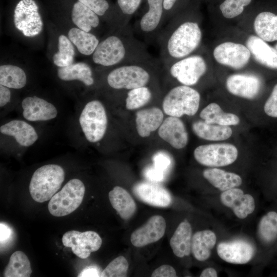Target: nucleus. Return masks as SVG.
Masks as SVG:
<instances>
[{"mask_svg": "<svg viewBox=\"0 0 277 277\" xmlns=\"http://www.w3.org/2000/svg\"><path fill=\"white\" fill-rule=\"evenodd\" d=\"M92 59L95 64L105 67L151 60L142 43L134 37L128 25L100 41Z\"/></svg>", "mask_w": 277, "mask_h": 277, "instance_id": "nucleus-1", "label": "nucleus"}, {"mask_svg": "<svg viewBox=\"0 0 277 277\" xmlns=\"http://www.w3.org/2000/svg\"><path fill=\"white\" fill-rule=\"evenodd\" d=\"M201 277H216V271L213 268L209 267L205 269L200 274Z\"/></svg>", "mask_w": 277, "mask_h": 277, "instance_id": "nucleus-50", "label": "nucleus"}, {"mask_svg": "<svg viewBox=\"0 0 277 277\" xmlns=\"http://www.w3.org/2000/svg\"><path fill=\"white\" fill-rule=\"evenodd\" d=\"M62 242L65 247L71 248L74 254L84 259L88 258L92 252L100 249L102 240L98 233L93 231L81 232L70 230L64 234Z\"/></svg>", "mask_w": 277, "mask_h": 277, "instance_id": "nucleus-11", "label": "nucleus"}, {"mask_svg": "<svg viewBox=\"0 0 277 277\" xmlns=\"http://www.w3.org/2000/svg\"><path fill=\"white\" fill-rule=\"evenodd\" d=\"M32 273L30 261L27 255L18 250L11 255L4 271L5 277H29Z\"/></svg>", "mask_w": 277, "mask_h": 277, "instance_id": "nucleus-35", "label": "nucleus"}, {"mask_svg": "<svg viewBox=\"0 0 277 277\" xmlns=\"http://www.w3.org/2000/svg\"><path fill=\"white\" fill-rule=\"evenodd\" d=\"M252 0H225L220 5V9L223 15L227 18H232L240 15L245 7Z\"/></svg>", "mask_w": 277, "mask_h": 277, "instance_id": "nucleus-40", "label": "nucleus"}, {"mask_svg": "<svg viewBox=\"0 0 277 277\" xmlns=\"http://www.w3.org/2000/svg\"><path fill=\"white\" fill-rule=\"evenodd\" d=\"M133 191L140 200L151 206L166 207L172 202L168 191L153 182L138 183L133 186Z\"/></svg>", "mask_w": 277, "mask_h": 277, "instance_id": "nucleus-16", "label": "nucleus"}, {"mask_svg": "<svg viewBox=\"0 0 277 277\" xmlns=\"http://www.w3.org/2000/svg\"><path fill=\"white\" fill-rule=\"evenodd\" d=\"M216 241L215 233L211 230L199 231L192 238L191 252L199 261H205L210 256L211 249Z\"/></svg>", "mask_w": 277, "mask_h": 277, "instance_id": "nucleus-29", "label": "nucleus"}, {"mask_svg": "<svg viewBox=\"0 0 277 277\" xmlns=\"http://www.w3.org/2000/svg\"><path fill=\"white\" fill-rule=\"evenodd\" d=\"M100 269L94 266H90L84 268L78 274V277L101 276Z\"/></svg>", "mask_w": 277, "mask_h": 277, "instance_id": "nucleus-48", "label": "nucleus"}, {"mask_svg": "<svg viewBox=\"0 0 277 277\" xmlns=\"http://www.w3.org/2000/svg\"><path fill=\"white\" fill-rule=\"evenodd\" d=\"M217 252L223 260L230 263L243 264L252 258L254 250L252 246L243 241H234L220 243Z\"/></svg>", "mask_w": 277, "mask_h": 277, "instance_id": "nucleus-19", "label": "nucleus"}, {"mask_svg": "<svg viewBox=\"0 0 277 277\" xmlns=\"http://www.w3.org/2000/svg\"><path fill=\"white\" fill-rule=\"evenodd\" d=\"M129 264L123 256H119L113 260L104 269L102 277H125L127 276Z\"/></svg>", "mask_w": 277, "mask_h": 277, "instance_id": "nucleus-39", "label": "nucleus"}, {"mask_svg": "<svg viewBox=\"0 0 277 277\" xmlns=\"http://www.w3.org/2000/svg\"><path fill=\"white\" fill-rule=\"evenodd\" d=\"M0 131L3 134L13 136L18 144L24 147L33 145L38 139L34 128L21 120H12L2 125Z\"/></svg>", "mask_w": 277, "mask_h": 277, "instance_id": "nucleus-21", "label": "nucleus"}, {"mask_svg": "<svg viewBox=\"0 0 277 277\" xmlns=\"http://www.w3.org/2000/svg\"><path fill=\"white\" fill-rule=\"evenodd\" d=\"M265 113L271 117H277V84H276L264 105Z\"/></svg>", "mask_w": 277, "mask_h": 277, "instance_id": "nucleus-43", "label": "nucleus"}, {"mask_svg": "<svg viewBox=\"0 0 277 277\" xmlns=\"http://www.w3.org/2000/svg\"><path fill=\"white\" fill-rule=\"evenodd\" d=\"M164 114L157 107L138 111L136 114V128L140 136L145 137L158 129L163 122Z\"/></svg>", "mask_w": 277, "mask_h": 277, "instance_id": "nucleus-23", "label": "nucleus"}, {"mask_svg": "<svg viewBox=\"0 0 277 277\" xmlns=\"http://www.w3.org/2000/svg\"><path fill=\"white\" fill-rule=\"evenodd\" d=\"M192 228L187 221L181 222L170 240L173 253L179 258L188 256L191 252Z\"/></svg>", "mask_w": 277, "mask_h": 277, "instance_id": "nucleus-25", "label": "nucleus"}, {"mask_svg": "<svg viewBox=\"0 0 277 277\" xmlns=\"http://www.w3.org/2000/svg\"><path fill=\"white\" fill-rule=\"evenodd\" d=\"M250 55L247 46L230 42L219 45L213 51V56L219 63L236 69L244 67Z\"/></svg>", "mask_w": 277, "mask_h": 277, "instance_id": "nucleus-12", "label": "nucleus"}, {"mask_svg": "<svg viewBox=\"0 0 277 277\" xmlns=\"http://www.w3.org/2000/svg\"><path fill=\"white\" fill-rule=\"evenodd\" d=\"M153 65L155 63L150 60L118 66L108 74L107 83L117 90H130L147 86L151 78L150 69Z\"/></svg>", "mask_w": 277, "mask_h": 277, "instance_id": "nucleus-3", "label": "nucleus"}, {"mask_svg": "<svg viewBox=\"0 0 277 277\" xmlns=\"http://www.w3.org/2000/svg\"><path fill=\"white\" fill-rule=\"evenodd\" d=\"M80 2L100 17L106 14L109 9L110 5L107 0H77Z\"/></svg>", "mask_w": 277, "mask_h": 277, "instance_id": "nucleus-42", "label": "nucleus"}, {"mask_svg": "<svg viewBox=\"0 0 277 277\" xmlns=\"http://www.w3.org/2000/svg\"><path fill=\"white\" fill-rule=\"evenodd\" d=\"M165 172L154 165L146 168L143 172L144 177L153 183L162 182L165 177Z\"/></svg>", "mask_w": 277, "mask_h": 277, "instance_id": "nucleus-45", "label": "nucleus"}, {"mask_svg": "<svg viewBox=\"0 0 277 277\" xmlns=\"http://www.w3.org/2000/svg\"><path fill=\"white\" fill-rule=\"evenodd\" d=\"M71 16L73 24L86 32H90L100 24V16L78 1L73 5Z\"/></svg>", "mask_w": 277, "mask_h": 277, "instance_id": "nucleus-28", "label": "nucleus"}, {"mask_svg": "<svg viewBox=\"0 0 277 277\" xmlns=\"http://www.w3.org/2000/svg\"><path fill=\"white\" fill-rule=\"evenodd\" d=\"M221 203L231 208L235 216L244 219L252 213L255 208L254 200L249 194H244L242 190L233 188L225 191L220 195Z\"/></svg>", "mask_w": 277, "mask_h": 277, "instance_id": "nucleus-15", "label": "nucleus"}, {"mask_svg": "<svg viewBox=\"0 0 277 277\" xmlns=\"http://www.w3.org/2000/svg\"><path fill=\"white\" fill-rule=\"evenodd\" d=\"M203 175L212 185L222 191L239 186L242 183L238 174L216 168L204 170Z\"/></svg>", "mask_w": 277, "mask_h": 277, "instance_id": "nucleus-26", "label": "nucleus"}, {"mask_svg": "<svg viewBox=\"0 0 277 277\" xmlns=\"http://www.w3.org/2000/svg\"><path fill=\"white\" fill-rule=\"evenodd\" d=\"M58 50L52 57L53 64L58 67L68 66L73 63L75 49L68 37L61 34L58 37Z\"/></svg>", "mask_w": 277, "mask_h": 277, "instance_id": "nucleus-37", "label": "nucleus"}, {"mask_svg": "<svg viewBox=\"0 0 277 277\" xmlns=\"http://www.w3.org/2000/svg\"><path fill=\"white\" fill-rule=\"evenodd\" d=\"M142 1V0H117L118 7L124 16L125 26L128 25L130 16L137 10Z\"/></svg>", "mask_w": 277, "mask_h": 277, "instance_id": "nucleus-41", "label": "nucleus"}, {"mask_svg": "<svg viewBox=\"0 0 277 277\" xmlns=\"http://www.w3.org/2000/svg\"><path fill=\"white\" fill-rule=\"evenodd\" d=\"M65 179L63 168L56 164H47L33 173L29 185V191L36 202L48 201L60 188Z\"/></svg>", "mask_w": 277, "mask_h": 277, "instance_id": "nucleus-4", "label": "nucleus"}, {"mask_svg": "<svg viewBox=\"0 0 277 277\" xmlns=\"http://www.w3.org/2000/svg\"><path fill=\"white\" fill-rule=\"evenodd\" d=\"M85 192L84 184L81 180H70L50 200L48 205L49 212L56 217L71 213L81 204Z\"/></svg>", "mask_w": 277, "mask_h": 277, "instance_id": "nucleus-6", "label": "nucleus"}, {"mask_svg": "<svg viewBox=\"0 0 277 277\" xmlns=\"http://www.w3.org/2000/svg\"><path fill=\"white\" fill-rule=\"evenodd\" d=\"M166 227L164 218L160 215H154L132 232L130 236L131 242L136 247L156 242L164 236Z\"/></svg>", "mask_w": 277, "mask_h": 277, "instance_id": "nucleus-13", "label": "nucleus"}, {"mask_svg": "<svg viewBox=\"0 0 277 277\" xmlns=\"http://www.w3.org/2000/svg\"><path fill=\"white\" fill-rule=\"evenodd\" d=\"M200 117L205 122L222 126L237 125L240 123V118L235 114L224 112L220 106L212 103L205 107L200 114Z\"/></svg>", "mask_w": 277, "mask_h": 277, "instance_id": "nucleus-33", "label": "nucleus"}, {"mask_svg": "<svg viewBox=\"0 0 277 277\" xmlns=\"http://www.w3.org/2000/svg\"><path fill=\"white\" fill-rule=\"evenodd\" d=\"M11 99V92L9 88L0 84V106H5Z\"/></svg>", "mask_w": 277, "mask_h": 277, "instance_id": "nucleus-49", "label": "nucleus"}, {"mask_svg": "<svg viewBox=\"0 0 277 277\" xmlns=\"http://www.w3.org/2000/svg\"><path fill=\"white\" fill-rule=\"evenodd\" d=\"M200 95L197 91L185 85L172 88L165 96L163 109L167 115L180 117L184 115H194L197 111Z\"/></svg>", "mask_w": 277, "mask_h": 277, "instance_id": "nucleus-5", "label": "nucleus"}, {"mask_svg": "<svg viewBox=\"0 0 277 277\" xmlns=\"http://www.w3.org/2000/svg\"><path fill=\"white\" fill-rule=\"evenodd\" d=\"M176 273L173 267L168 265H162L155 269L151 274L152 277H174Z\"/></svg>", "mask_w": 277, "mask_h": 277, "instance_id": "nucleus-47", "label": "nucleus"}, {"mask_svg": "<svg viewBox=\"0 0 277 277\" xmlns=\"http://www.w3.org/2000/svg\"><path fill=\"white\" fill-rule=\"evenodd\" d=\"M152 93L147 86L129 90L126 98V107L134 110L146 105L151 100Z\"/></svg>", "mask_w": 277, "mask_h": 277, "instance_id": "nucleus-38", "label": "nucleus"}, {"mask_svg": "<svg viewBox=\"0 0 277 277\" xmlns=\"http://www.w3.org/2000/svg\"><path fill=\"white\" fill-rule=\"evenodd\" d=\"M202 37L201 30L196 22H184L174 28L167 25L159 38L164 65L189 55L199 47Z\"/></svg>", "mask_w": 277, "mask_h": 277, "instance_id": "nucleus-2", "label": "nucleus"}, {"mask_svg": "<svg viewBox=\"0 0 277 277\" xmlns=\"http://www.w3.org/2000/svg\"><path fill=\"white\" fill-rule=\"evenodd\" d=\"M109 199L112 207L124 220L132 217L136 210L135 203L123 188L115 186L109 193Z\"/></svg>", "mask_w": 277, "mask_h": 277, "instance_id": "nucleus-24", "label": "nucleus"}, {"mask_svg": "<svg viewBox=\"0 0 277 277\" xmlns=\"http://www.w3.org/2000/svg\"><path fill=\"white\" fill-rule=\"evenodd\" d=\"M80 124L86 139L91 143L100 141L107 127V116L105 107L98 100L87 103L79 118Z\"/></svg>", "mask_w": 277, "mask_h": 277, "instance_id": "nucleus-7", "label": "nucleus"}, {"mask_svg": "<svg viewBox=\"0 0 277 277\" xmlns=\"http://www.w3.org/2000/svg\"><path fill=\"white\" fill-rule=\"evenodd\" d=\"M247 47L260 64L277 69V51L259 36L251 35L247 40Z\"/></svg>", "mask_w": 277, "mask_h": 277, "instance_id": "nucleus-22", "label": "nucleus"}, {"mask_svg": "<svg viewBox=\"0 0 277 277\" xmlns=\"http://www.w3.org/2000/svg\"><path fill=\"white\" fill-rule=\"evenodd\" d=\"M274 48L276 49V50L277 51V43L275 44V46H274Z\"/></svg>", "mask_w": 277, "mask_h": 277, "instance_id": "nucleus-52", "label": "nucleus"}, {"mask_svg": "<svg viewBox=\"0 0 277 277\" xmlns=\"http://www.w3.org/2000/svg\"><path fill=\"white\" fill-rule=\"evenodd\" d=\"M193 132L201 138L212 141H223L231 137V128L228 126L210 124L198 121L192 124Z\"/></svg>", "mask_w": 277, "mask_h": 277, "instance_id": "nucleus-30", "label": "nucleus"}, {"mask_svg": "<svg viewBox=\"0 0 277 277\" xmlns=\"http://www.w3.org/2000/svg\"><path fill=\"white\" fill-rule=\"evenodd\" d=\"M68 37L78 52L86 56L92 55L100 42L94 34L77 27L70 29Z\"/></svg>", "mask_w": 277, "mask_h": 277, "instance_id": "nucleus-32", "label": "nucleus"}, {"mask_svg": "<svg viewBox=\"0 0 277 277\" xmlns=\"http://www.w3.org/2000/svg\"><path fill=\"white\" fill-rule=\"evenodd\" d=\"M13 232L11 227L6 224H0L1 249L10 243L13 239Z\"/></svg>", "mask_w": 277, "mask_h": 277, "instance_id": "nucleus-46", "label": "nucleus"}, {"mask_svg": "<svg viewBox=\"0 0 277 277\" xmlns=\"http://www.w3.org/2000/svg\"><path fill=\"white\" fill-rule=\"evenodd\" d=\"M177 0H163L164 17L168 11L172 10Z\"/></svg>", "mask_w": 277, "mask_h": 277, "instance_id": "nucleus-51", "label": "nucleus"}, {"mask_svg": "<svg viewBox=\"0 0 277 277\" xmlns=\"http://www.w3.org/2000/svg\"><path fill=\"white\" fill-rule=\"evenodd\" d=\"M166 66H169L172 77L188 86L195 85L207 70L204 59L199 55H188Z\"/></svg>", "mask_w": 277, "mask_h": 277, "instance_id": "nucleus-10", "label": "nucleus"}, {"mask_svg": "<svg viewBox=\"0 0 277 277\" xmlns=\"http://www.w3.org/2000/svg\"><path fill=\"white\" fill-rule=\"evenodd\" d=\"M13 22L15 28L28 37L38 35L43 29V21L34 0L18 2L14 10Z\"/></svg>", "mask_w": 277, "mask_h": 277, "instance_id": "nucleus-8", "label": "nucleus"}, {"mask_svg": "<svg viewBox=\"0 0 277 277\" xmlns=\"http://www.w3.org/2000/svg\"><path fill=\"white\" fill-rule=\"evenodd\" d=\"M27 83V76L21 67L11 64L0 66V84L9 88L21 89Z\"/></svg>", "mask_w": 277, "mask_h": 277, "instance_id": "nucleus-34", "label": "nucleus"}, {"mask_svg": "<svg viewBox=\"0 0 277 277\" xmlns=\"http://www.w3.org/2000/svg\"><path fill=\"white\" fill-rule=\"evenodd\" d=\"M153 165L165 172L170 166L171 160L170 156L166 152L160 151L156 153L152 157Z\"/></svg>", "mask_w": 277, "mask_h": 277, "instance_id": "nucleus-44", "label": "nucleus"}, {"mask_svg": "<svg viewBox=\"0 0 277 277\" xmlns=\"http://www.w3.org/2000/svg\"><path fill=\"white\" fill-rule=\"evenodd\" d=\"M226 86L228 91L234 95L253 99L260 91L261 81L254 74H234L227 78Z\"/></svg>", "mask_w": 277, "mask_h": 277, "instance_id": "nucleus-14", "label": "nucleus"}, {"mask_svg": "<svg viewBox=\"0 0 277 277\" xmlns=\"http://www.w3.org/2000/svg\"><path fill=\"white\" fill-rule=\"evenodd\" d=\"M254 29L258 36L264 41H277V15L268 11L260 13L255 18Z\"/></svg>", "mask_w": 277, "mask_h": 277, "instance_id": "nucleus-31", "label": "nucleus"}, {"mask_svg": "<svg viewBox=\"0 0 277 277\" xmlns=\"http://www.w3.org/2000/svg\"><path fill=\"white\" fill-rule=\"evenodd\" d=\"M158 134L161 138L175 149H182L188 143L187 131L179 117L171 116L167 117L159 128Z\"/></svg>", "mask_w": 277, "mask_h": 277, "instance_id": "nucleus-18", "label": "nucleus"}, {"mask_svg": "<svg viewBox=\"0 0 277 277\" xmlns=\"http://www.w3.org/2000/svg\"><path fill=\"white\" fill-rule=\"evenodd\" d=\"M148 9L137 23V29L144 35L158 32L164 24L163 0H147Z\"/></svg>", "mask_w": 277, "mask_h": 277, "instance_id": "nucleus-20", "label": "nucleus"}, {"mask_svg": "<svg viewBox=\"0 0 277 277\" xmlns=\"http://www.w3.org/2000/svg\"><path fill=\"white\" fill-rule=\"evenodd\" d=\"M258 234L261 241L269 244L277 239V212L271 211L261 219L258 227Z\"/></svg>", "mask_w": 277, "mask_h": 277, "instance_id": "nucleus-36", "label": "nucleus"}, {"mask_svg": "<svg viewBox=\"0 0 277 277\" xmlns=\"http://www.w3.org/2000/svg\"><path fill=\"white\" fill-rule=\"evenodd\" d=\"M24 117L31 122L45 121L55 118L56 107L45 100L36 96L25 97L22 102Z\"/></svg>", "mask_w": 277, "mask_h": 277, "instance_id": "nucleus-17", "label": "nucleus"}, {"mask_svg": "<svg viewBox=\"0 0 277 277\" xmlns=\"http://www.w3.org/2000/svg\"><path fill=\"white\" fill-rule=\"evenodd\" d=\"M195 160L200 164L212 167L231 164L236 160L238 150L227 143L203 145L197 147L193 152Z\"/></svg>", "mask_w": 277, "mask_h": 277, "instance_id": "nucleus-9", "label": "nucleus"}, {"mask_svg": "<svg viewBox=\"0 0 277 277\" xmlns=\"http://www.w3.org/2000/svg\"><path fill=\"white\" fill-rule=\"evenodd\" d=\"M57 74L62 81L78 80L87 86L92 85L94 82L91 67L84 62L73 63L66 67H58Z\"/></svg>", "mask_w": 277, "mask_h": 277, "instance_id": "nucleus-27", "label": "nucleus"}]
</instances>
